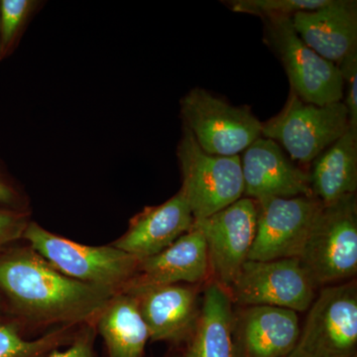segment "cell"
Masks as SVG:
<instances>
[{
	"label": "cell",
	"mask_w": 357,
	"mask_h": 357,
	"mask_svg": "<svg viewBox=\"0 0 357 357\" xmlns=\"http://www.w3.org/2000/svg\"><path fill=\"white\" fill-rule=\"evenodd\" d=\"M234 305L215 282L204 286L196 328L183 349L184 357H236L232 337Z\"/></svg>",
	"instance_id": "ac0fdd59"
},
{
	"label": "cell",
	"mask_w": 357,
	"mask_h": 357,
	"mask_svg": "<svg viewBox=\"0 0 357 357\" xmlns=\"http://www.w3.org/2000/svg\"><path fill=\"white\" fill-rule=\"evenodd\" d=\"M32 6L33 2L28 0H3L0 2V38L2 43L8 45L13 41Z\"/></svg>",
	"instance_id": "603a6c76"
},
{
	"label": "cell",
	"mask_w": 357,
	"mask_h": 357,
	"mask_svg": "<svg viewBox=\"0 0 357 357\" xmlns=\"http://www.w3.org/2000/svg\"><path fill=\"white\" fill-rule=\"evenodd\" d=\"M194 225L191 208L180 190L165 203L148 206L131 218L128 230L112 244L142 260L169 248Z\"/></svg>",
	"instance_id": "9a60e30c"
},
{
	"label": "cell",
	"mask_w": 357,
	"mask_h": 357,
	"mask_svg": "<svg viewBox=\"0 0 357 357\" xmlns=\"http://www.w3.org/2000/svg\"><path fill=\"white\" fill-rule=\"evenodd\" d=\"M76 326H61L35 340H27L20 325L0 319V357H46L74 340Z\"/></svg>",
	"instance_id": "44dd1931"
},
{
	"label": "cell",
	"mask_w": 357,
	"mask_h": 357,
	"mask_svg": "<svg viewBox=\"0 0 357 357\" xmlns=\"http://www.w3.org/2000/svg\"><path fill=\"white\" fill-rule=\"evenodd\" d=\"M225 2L237 13L259 16L262 20L275 16H289L301 11L314 10L326 6L328 0H230Z\"/></svg>",
	"instance_id": "7402d4cb"
},
{
	"label": "cell",
	"mask_w": 357,
	"mask_h": 357,
	"mask_svg": "<svg viewBox=\"0 0 357 357\" xmlns=\"http://www.w3.org/2000/svg\"><path fill=\"white\" fill-rule=\"evenodd\" d=\"M96 335L93 324L84 325L81 330H77L70 344L66 345L65 349H55L46 357H96Z\"/></svg>",
	"instance_id": "d4e9b609"
},
{
	"label": "cell",
	"mask_w": 357,
	"mask_h": 357,
	"mask_svg": "<svg viewBox=\"0 0 357 357\" xmlns=\"http://www.w3.org/2000/svg\"><path fill=\"white\" fill-rule=\"evenodd\" d=\"M264 41L281 61L291 91L317 105L342 102L344 82L337 65L312 51L298 36L289 16L264 18Z\"/></svg>",
	"instance_id": "277c9868"
},
{
	"label": "cell",
	"mask_w": 357,
	"mask_h": 357,
	"mask_svg": "<svg viewBox=\"0 0 357 357\" xmlns=\"http://www.w3.org/2000/svg\"><path fill=\"white\" fill-rule=\"evenodd\" d=\"M114 294L66 276L29 245L0 255V295L32 328L93 324Z\"/></svg>",
	"instance_id": "6da1fadb"
},
{
	"label": "cell",
	"mask_w": 357,
	"mask_h": 357,
	"mask_svg": "<svg viewBox=\"0 0 357 357\" xmlns=\"http://www.w3.org/2000/svg\"><path fill=\"white\" fill-rule=\"evenodd\" d=\"M256 204L255 238L248 260L299 259L323 204L314 196L267 198Z\"/></svg>",
	"instance_id": "30bf717a"
},
{
	"label": "cell",
	"mask_w": 357,
	"mask_h": 357,
	"mask_svg": "<svg viewBox=\"0 0 357 357\" xmlns=\"http://www.w3.org/2000/svg\"><path fill=\"white\" fill-rule=\"evenodd\" d=\"M316 287L356 278L357 274L356 195L321 206L300 256Z\"/></svg>",
	"instance_id": "7a4b0ae2"
},
{
	"label": "cell",
	"mask_w": 357,
	"mask_h": 357,
	"mask_svg": "<svg viewBox=\"0 0 357 357\" xmlns=\"http://www.w3.org/2000/svg\"><path fill=\"white\" fill-rule=\"evenodd\" d=\"M292 23L309 48L335 65L357 51L356 0H328L314 10L294 14Z\"/></svg>",
	"instance_id": "e0dca14e"
},
{
	"label": "cell",
	"mask_w": 357,
	"mask_h": 357,
	"mask_svg": "<svg viewBox=\"0 0 357 357\" xmlns=\"http://www.w3.org/2000/svg\"><path fill=\"white\" fill-rule=\"evenodd\" d=\"M241 163L245 198L257 202L312 196L309 174L292 163L273 140L258 138L244 150Z\"/></svg>",
	"instance_id": "5bb4252c"
},
{
	"label": "cell",
	"mask_w": 357,
	"mask_h": 357,
	"mask_svg": "<svg viewBox=\"0 0 357 357\" xmlns=\"http://www.w3.org/2000/svg\"><path fill=\"white\" fill-rule=\"evenodd\" d=\"M301 333L298 312L270 306H237L232 337L236 357H288Z\"/></svg>",
	"instance_id": "4fadbf2b"
},
{
	"label": "cell",
	"mask_w": 357,
	"mask_h": 357,
	"mask_svg": "<svg viewBox=\"0 0 357 357\" xmlns=\"http://www.w3.org/2000/svg\"><path fill=\"white\" fill-rule=\"evenodd\" d=\"M204 286L189 284L148 286L122 291L133 296L151 342L182 347L198 321Z\"/></svg>",
	"instance_id": "7c38bea8"
},
{
	"label": "cell",
	"mask_w": 357,
	"mask_h": 357,
	"mask_svg": "<svg viewBox=\"0 0 357 357\" xmlns=\"http://www.w3.org/2000/svg\"><path fill=\"white\" fill-rule=\"evenodd\" d=\"M23 238L66 276L116 293L132 280L139 263L137 258L112 244L84 245L52 234L34 222L28 223Z\"/></svg>",
	"instance_id": "3957f363"
},
{
	"label": "cell",
	"mask_w": 357,
	"mask_h": 357,
	"mask_svg": "<svg viewBox=\"0 0 357 357\" xmlns=\"http://www.w3.org/2000/svg\"><path fill=\"white\" fill-rule=\"evenodd\" d=\"M210 281L206 241L201 230L194 227L158 255L139 260L124 290L173 284L204 286Z\"/></svg>",
	"instance_id": "2e32d148"
},
{
	"label": "cell",
	"mask_w": 357,
	"mask_h": 357,
	"mask_svg": "<svg viewBox=\"0 0 357 357\" xmlns=\"http://www.w3.org/2000/svg\"><path fill=\"white\" fill-rule=\"evenodd\" d=\"M185 128L204 152L241 156L262 136V122L244 107H234L204 89H192L181 102Z\"/></svg>",
	"instance_id": "ba28073f"
},
{
	"label": "cell",
	"mask_w": 357,
	"mask_h": 357,
	"mask_svg": "<svg viewBox=\"0 0 357 357\" xmlns=\"http://www.w3.org/2000/svg\"><path fill=\"white\" fill-rule=\"evenodd\" d=\"M257 204L239 199L210 217L195 222L206 244L211 281L229 290L236 280L255 238Z\"/></svg>",
	"instance_id": "8fae6325"
},
{
	"label": "cell",
	"mask_w": 357,
	"mask_h": 357,
	"mask_svg": "<svg viewBox=\"0 0 357 357\" xmlns=\"http://www.w3.org/2000/svg\"><path fill=\"white\" fill-rule=\"evenodd\" d=\"M312 163L310 184L312 196L324 206L356 194L357 131L347 132Z\"/></svg>",
	"instance_id": "d6986e66"
},
{
	"label": "cell",
	"mask_w": 357,
	"mask_h": 357,
	"mask_svg": "<svg viewBox=\"0 0 357 357\" xmlns=\"http://www.w3.org/2000/svg\"><path fill=\"white\" fill-rule=\"evenodd\" d=\"M107 357H144L149 332L133 296L114 294L93 321Z\"/></svg>",
	"instance_id": "ffe728a7"
},
{
	"label": "cell",
	"mask_w": 357,
	"mask_h": 357,
	"mask_svg": "<svg viewBox=\"0 0 357 357\" xmlns=\"http://www.w3.org/2000/svg\"><path fill=\"white\" fill-rule=\"evenodd\" d=\"M13 199V194L11 190L3 183L0 182V203H7Z\"/></svg>",
	"instance_id": "4316f807"
},
{
	"label": "cell",
	"mask_w": 357,
	"mask_h": 357,
	"mask_svg": "<svg viewBox=\"0 0 357 357\" xmlns=\"http://www.w3.org/2000/svg\"><path fill=\"white\" fill-rule=\"evenodd\" d=\"M316 286L298 258L248 260L227 293L236 306H270L305 312L316 298Z\"/></svg>",
	"instance_id": "9c48e42d"
},
{
	"label": "cell",
	"mask_w": 357,
	"mask_h": 357,
	"mask_svg": "<svg viewBox=\"0 0 357 357\" xmlns=\"http://www.w3.org/2000/svg\"><path fill=\"white\" fill-rule=\"evenodd\" d=\"M2 305H3V300H2V296L0 295V310H1Z\"/></svg>",
	"instance_id": "f1b7e54d"
},
{
	"label": "cell",
	"mask_w": 357,
	"mask_h": 357,
	"mask_svg": "<svg viewBox=\"0 0 357 357\" xmlns=\"http://www.w3.org/2000/svg\"><path fill=\"white\" fill-rule=\"evenodd\" d=\"M166 357H184V354H183V351L178 352V354H171V356H167Z\"/></svg>",
	"instance_id": "83f0119b"
},
{
	"label": "cell",
	"mask_w": 357,
	"mask_h": 357,
	"mask_svg": "<svg viewBox=\"0 0 357 357\" xmlns=\"http://www.w3.org/2000/svg\"><path fill=\"white\" fill-rule=\"evenodd\" d=\"M28 222L24 215L15 211L0 210V251L9 243L23 238Z\"/></svg>",
	"instance_id": "484cf974"
},
{
	"label": "cell",
	"mask_w": 357,
	"mask_h": 357,
	"mask_svg": "<svg viewBox=\"0 0 357 357\" xmlns=\"http://www.w3.org/2000/svg\"><path fill=\"white\" fill-rule=\"evenodd\" d=\"M182 171L181 191L191 208L195 222L223 210L243 198L241 156H217L204 152L185 128L178 147Z\"/></svg>",
	"instance_id": "8992f818"
},
{
	"label": "cell",
	"mask_w": 357,
	"mask_h": 357,
	"mask_svg": "<svg viewBox=\"0 0 357 357\" xmlns=\"http://www.w3.org/2000/svg\"><path fill=\"white\" fill-rule=\"evenodd\" d=\"M344 82L342 102L349 112V128L357 131V51L337 65Z\"/></svg>",
	"instance_id": "cb8c5ba5"
},
{
	"label": "cell",
	"mask_w": 357,
	"mask_h": 357,
	"mask_svg": "<svg viewBox=\"0 0 357 357\" xmlns=\"http://www.w3.org/2000/svg\"><path fill=\"white\" fill-rule=\"evenodd\" d=\"M349 128L344 102L312 105L291 91L280 114L262 123V135L283 147L292 161L309 164Z\"/></svg>",
	"instance_id": "5b68a950"
},
{
	"label": "cell",
	"mask_w": 357,
	"mask_h": 357,
	"mask_svg": "<svg viewBox=\"0 0 357 357\" xmlns=\"http://www.w3.org/2000/svg\"><path fill=\"white\" fill-rule=\"evenodd\" d=\"M309 310L288 357H357L356 280L324 287Z\"/></svg>",
	"instance_id": "52a82bcc"
}]
</instances>
